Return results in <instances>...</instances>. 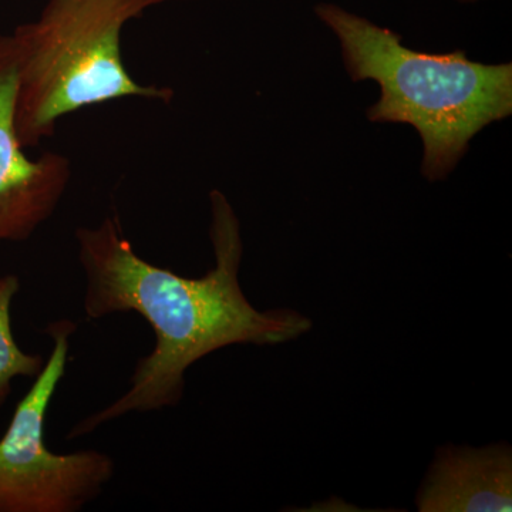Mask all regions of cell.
I'll list each match as a JSON object with an SVG mask.
<instances>
[{"label":"cell","mask_w":512,"mask_h":512,"mask_svg":"<svg viewBox=\"0 0 512 512\" xmlns=\"http://www.w3.org/2000/svg\"><path fill=\"white\" fill-rule=\"evenodd\" d=\"M416 505L420 512L512 511L511 447L439 448L417 491Z\"/></svg>","instance_id":"obj_6"},{"label":"cell","mask_w":512,"mask_h":512,"mask_svg":"<svg viewBox=\"0 0 512 512\" xmlns=\"http://www.w3.org/2000/svg\"><path fill=\"white\" fill-rule=\"evenodd\" d=\"M461 2H476V0H461Z\"/></svg>","instance_id":"obj_8"},{"label":"cell","mask_w":512,"mask_h":512,"mask_svg":"<svg viewBox=\"0 0 512 512\" xmlns=\"http://www.w3.org/2000/svg\"><path fill=\"white\" fill-rule=\"evenodd\" d=\"M76 330L69 319L46 326L52 352L0 437V512L82 511L116 473L113 457L104 451L57 454L46 446L47 412L66 375Z\"/></svg>","instance_id":"obj_4"},{"label":"cell","mask_w":512,"mask_h":512,"mask_svg":"<svg viewBox=\"0 0 512 512\" xmlns=\"http://www.w3.org/2000/svg\"><path fill=\"white\" fill-rule=\"evenodd\" d=\"M18 83L15 43L12 35H0V245L32 238L53 217L73 177L64 154H26L16 130Z\"/></svg>","instance_id":"obj_5"},{"label":"cell","mask_w":512,"mask_h":512,"mask_svg":"<svg viewBox=\"0 0 512 512\" xmlns=\"http://www.w3.org/2000/svg\"><path fill=\"white\" fill-rule=\"evenodd\" d=\"M316 15L338 36L353 82L373 80L380 86V99L367 110V119L416 128L427 180H444L477 133L511 116V63L473 62L464 50L417 52L392 30L335 5H319Z\"/></svg>","instance_id":"obj_2"},{"label":"cell","mask_w":512,"mask_h":512,"mask_svg":"<svg viewBox=\"0 0 512 512\" xmlns=\"http://www.w3.org/2000/svg\"><path fill=\"white\" fill-rule=\"evenodd\" d=\"M210 205L215 262L201 278H187L141 258L124 235L119 215H107L96 227L76 229L77 258L86 276V318L136 313L153 329L156 345L138 359L126 392L79 421L67 440L130 413L177 407L188 369L217 350L282 345L312 329V320L301 312L259 311L248 301L239 284L244 256L241 224L221 191L211 192Z\"/></svg>","instance_id":"obj_1"},{"label":"cell","mask_w":512,"mask_h":512,"mask_svg":"<svg viewBox=\"0 0 512 512\" xmlns=\"http://www.w3.org/2000/svg\"><path fill=\"white\" fill-rule=\"evenodd\" d=\"M19 291L18 275L0 276V407L12 392L13 380L18 377L35 379L46 363L45 357L25 352L16 342L12 326V305Z\"/></svg>","instance_id":"obj_7"},{"label":"cell","mask_w":512,"mask_h":512,"mask_svg":"<svg viewBox=\"0 0 512 512\" xmlns=\"http://www.w3.org/2000/svg\"><path fill=\"white\" fill-rule=\"evenodd\" d=\"M168 2L183 0H47L39 18L13 30L23 147L52 138L59 120L87 107L126 97L170 104L173 90L138 83L121 55L124 26Z\"/></svg>","instance_id":"obj_3"}]
</instances>
